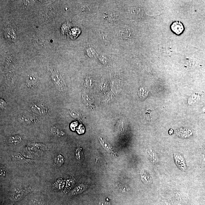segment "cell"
Returning <instances> with one entry per match:
<instances>
[{"mask_svg":"<svg viewBox=\"0 0 205 205\" xmlns=\"http://www.w3.org/2000/svg\"><path fill=\"white\" fill-rule=\"evenodd\" d=\"M100 141L102 145L104 146V148H105L108 151H112L113 149L112 146L109 145V144H108V143H107L105 141H104L103 138H100Z\"/></svg>","mask_w":205,"mask_h":205,"instance_id":"5bb4252c","label":"cell"},{"mask_svg":"<svg viewBox=\"0 0 205 205\" xmlns=\"http://www.w3.org/2000/svg\"><path fill=\"white\" fill-rule=\"evenodd\" d=\"M52 78L54 83L58 90L60 91H63L65 90L66 87L65 81L59 73L57 71L53 72Z\"/></svg>","mask_w":205,"mask_h":205,"instance_id":"6da1fadb","label":"cell"},{"mask_svg":"<svg viewBox=\"0 0 205 205\" xmlns=\"http://www.w3.org/2000/svg\"><path fill=\"white\" fill-rule=\"evenodd\" d=\"M22 137L20 135H15L10 137L7 139V143L11 144H18L22 141Z\"/></svg>","mask_w":205,"mask_h":205,"instance_id":"ba28073f","label":"cell"},{"mask_svg":"<svg viewBox=\"0 0 205 205\" xmlns=\"http://www.w3.org/2000/svg\"><path fill=\"white\" fill-rule=\"evenodd\" d=\"M37 77V74L36 75L35 73H32L29 75L26 80L27 84L29 85H32L36 83Z\"/></svg>","mask_w":205,"mask_h":205,"instance_id":"30bf717a","label":"cell"},{"mask_svg":"<svg viewBox=\"0 0 205 205\" xmlns=\"http://www.w3.org/2000/svg\"><path fill=\"white\" fill-rule=\"evenodd\" d=\"M33 112L36 114H43L47 112V109L44 104L41 103H36L33 105L31 107Z\"/></svg>","mask_w":205,"mask_h":205,"instance_id":"3957f363","label":"cell"},{"mask_svg":"<svg viewBox=\"0 0 205 205\" xmlns=\"http://www.w3.org/2000/svg\"><path fill=\"white\" fill-rule=\"evenodd\" d=\"M140 95V97H145L146 96H148V91L146 89H144L143 88H141L140 91H139V94L140 93H143Z\"/></svg>","mask_w":205,"mask_h":205,"instance_id":"ac0fdd59","label":"cell"},{"mask_svg":"<svg viewBox=\"0 0 205 205\" xmlns=\"http://www.w3.org/2000/svg\"><path fill=\"white\" fill-rule=\"evenodd\" d=\"M87 188V186L84 184H80L77 186L71 192L72 196H76L77 195L80 194Z\"/></svg>","mask_w":205,"mask_h":205,"instance_id":"52a82bcc","label":"cell"},{"mask_svg":"<svg viewBox=\"0 0 205 205\" xmlns=\"http://www.w3.org/2000/svg\"><path fill=\"white\" fill-rule=\"evenodd\" d=\"M7 174L6 171V169L3 167H1V178L5 179L7 177Z\"/></svg>","mask_w":205,"mask_h":205,"instance_id":"e0dca14e","label":"cell"},{"mask_svg":"<svg viewBox=\"0 0 205 205\" xmlns=\"http://www.w3.org/2000/svg\"><path fill=\"white\" fill-rule=\"evenodd\" d=\"M148 153H149V158H150L151 160H152V162L155 163L158 162V158L157 157H156L155 153H149L148 152Z\"/></svg>","mask_w":205,"mask_h":205,"instance_id":"2e32d148","label":"cell"},{"mask_svg":"<svg viewBox=\"0 0 205 205\" xmlns=\"http://www.w3.org/2000/svg\"><path fill=\"white\" fill-rule=\"evenodd\" d=\"M77 131L79 134H82V133H83L84 132H85V128L83 127L80 125L79 126V128H78Z\"/></svg>","mask_w":205,"mask_h":205,"instance_id":"d6986e66","label":"cell"},{"mask_svg":"<svg viewBox=\"0 0 205 205\" xmlns=\"http://www.w3.org/2000/svg\"><path fill=\"white\" fill-rule=\"evenodd\" d=\"M141 176L142 181H144L145 183H148L150 182L151 179L150 178L149 174L146 172H142Z\"/></svg>","mask_w":205,"mask_h":205,"instance_id":"4fadbf2b","label":"cell"},{"mask_svg":"<svg viewBox=\"0 0 205 205\" xmlns=\"http://www.w3.org/2000/svg\"><path fill=\"white\" fill-rule=\"evenodd\" d=\"M118 36L121 40L127 41L133 37L132 31L129 28H123L118 31Z\"/></svg>","mask_w":205,"mask_h":205,"instance_id":"7a4b0ae2","label":"cell"},{"mask_svg":"<svg viewBox=\"0 0 205 205\" xmlns=\"http://www.w3.org/2000/svg\"><path fill=\"white\" fill-rule=\"evenodd\" d=\"M65 160L64 157L62 155H59L55 158V165L58 167H61L63 164Z\"/></svg>","mask_w":205,"mask_h":205,"instance_id":"8fae6325","label":"cell"},{"mask_svg":"<svg viewBox=\"0 0 205 205\" xmlns=\"http://www.w3.org/2000/svg\"><path fill=\"white\" fill-rule=\"evenodd\" d=\"M174 158L176 164L178 168L181 171H184L186 170V164L185 161L183 157L178 154H174Z\"/></svg>","mask_w":205,"mask_h":205,"instance_id":"5b68a950","label":"cell"},{"mask_svg":"<svg viewBox=\"0 0 205 205\" xmlns=\"http://www.w3.org/2000/svg\"><path fill=\"white\" fill-rule=\"evenodd\" d=\"M19 120L21 123L26 124H30L33 121V119L29 116V115L26 114H21L19 117Z\"/></svg>","mask_w":205,"mask_h":205,"instance_id":"9c48e42d","label":"cell"},{"mask_svg":"<svg viewBox=\"0 0 205 205\" xmlns=\"http://www.w3.org/2000/svg\"><path fill=\"white\" fill-rule=\"evenodd\" d=\"M173 133V130L172 129H170L169 131V133L170 134H171Z\"/></svg>","mask_w":205,"mask_h":205,"instance_id":"44dd1931","label":"cell"},{"mask_svg":"<svg viewBox=\"0 0 205 205\" xmlns=\"http://www.w3.org/2000/svg\"><path fill=\"white\" fill-rule=\"evenodd\" d=\"M99 205H111L110 199L108 197H103L100 200Z\"/></svg>","mask_w":205,"mask_h":205,"instance_id":"9a60e30c","label":"cell"},{"mask_svg":"<svg viewBox=\"0 0 205 205\" xmlns=\"http://www.w3.org/2000/svg\"><path fill=\"white\" fill-rule=\"evenodd\" d=\"M84 157L83 153L82 151L81 148H78L76 150V157L79 161L83 160Z\"/></svg>","mask_w":205,"mask_h":205,"instance_id":"7c38bea8","label":"cell"},{"mask_svg":"<svg viewBox=\"0 0 205 205\" xmlns=\"http://www.w3.org/2000/svg\"><path fill=\"white\" fill-rule=\"evenodd\" d=\"M5 105H6V103H5V101H4V100H3V99H1V107H4L5 106Z\"/></svg>","mask_w":205,"mask_h":205,"instance_id":"ffe728a7","label":"cell"},{"mask_svg":"<svg viewBox=\"0 0 205 205\" xmlns=\"http://www.w3.org/2000/svg\"><path fill=\"white\" fill-rule=\"evenodd\" d=\"M171 28L175 34L178 35L182 34L184 30L183 24L180 21H174L171 25Z\"/></svg>","mask_w":205,"mask_h":205,"instance_id":"277c9868","label":"cell"},{"mask_svg":"<svg viewBox=\"0 0 205 205\" xmlns=\"http://www.w3.org/2000/svg\"><path fill=\"white\" fill-rule=\"evenodd\" d=\"M104 18L109 22H115L119 19V16L116 12L110 11L105 13Z\"/></svg>","mask_w":205,"mask_h":205,"instance_id":"8992f818","label":"cell"}]
</instances>
